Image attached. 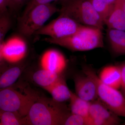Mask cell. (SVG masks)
<instances>
[{
    "instance_id": "obj_1",
    "label": "cell",
    "mask_w": 125,
    "mask_h": 125,
    "mask_svg": "<svg viewBox=\"0 0 125 125\" xmlns=\"http://www.w3.org/2000/svg\"><path fill=\"white\" fill-rule=\"evenodd\" d=\"M70 111L64 103L58 102L52 98L38 97L27 115L23 117V125H64Z\"/></svg>"
},
{
    "instance_id": "obj_2",
    "label": "cell",
    "mask_w": 125,
    "mask_h": 125,
    "mask_svg": "<svg viewBox=\"0 0 125 125\" xmlns=\"http://www.w3.org/2000/svg\"><path fill=\"white\" fill-rule=\"evenodd\" d=\"M102 30L82 25L78 31L70 36L57 39L47 38L45 40L73 51H87L104 46Z\"/></svg>"
},
{
    "instance_id": "obj_3",
    "label": "cell",
    "mask_w": 125,
    "mask_h": 125,
    "mask_svg": "<svg viewBox=\"0 0 125 125\" xmlns=\"http://www.w3.org/2000/svg\"><path fill=\"white\" fill-rule=\"evenodd\" d=\"M60 13L64 14L83 25L103 30L104 24L89 0H62Z\"/></svg>"
},
{
    "instance_id": "obj_4",
    "label": "cell",
    "mask_w": 125,
    "mask_h": 125,
    "mask_svg": "<svg viewBox=\"0 0 125 125\" xmlns=\"http://www.w3.org/2000/svg\"><path fill=\"white\" fill-rule=\"evenodd\" d=\"M82 69L83 73L95 83L99 100L114 114L125 118V98L121 91L102 82L92 67L84 65Z\"/></svg>"
},
{
    "instance_id": "obj_5",
    "label": "cell",
    "mask_w": 125,
    "mask_h": 125,
    "mask_svg": "<svg viewBox=\"0 0 125 125\" xmlns=\"http://www.w3.org/2000/svg\"><path fill=\"white\" fill-rule=\"evenodd\" d=\"M59 10L52 3L36 6L22 15L20 23V31L26 37L32 36L43 27L45 23Z\"/></svg>"
},
{
    "instance_id": "obj_6",
    "label": "cell",
    "mask_w": 125,
    "mask_h": 125,
    "mask_svg": "<svg viewBox=\"0 0 125 125\" xmlns=\"http://www.w3.org/2000/svg\"><path fill=\"white\" fill-rule=\"evenodd\" d=\"M38 97L32 94H23L9 87L0 89V111L13 112L24 117Z\"/></svg>"
},
{
    "instance_id": "obj_7",
    "label": "cell",
    "mask_w": 125,
    "mask_h": 125,
    "mask_svg": "<svg viewBox=\"0 0 125 125\" xmlns=\"http://www.w3.org/2000/svg\"><path fill=\"white\" fill-rule=\"evenodd\" d=\"M82 25L68 16L60 13L57 18L44 25L35 34L54 39L61 38L73 34Z\"/></svg>"
},
{
    "instance_id": "obj_8",
    "label": "cell",
    "mask_w": 125,
    "mask_h": 125,
    "mask_svg": "<svg viewBox=\"0 0 125 125\" xmlns=\"http://www.w3.org/2000/svg\"><path fill=\"white\" fill-rule=\"evenodd\" d=\"M89 116L92 118V125H117L121 122L119 116L111 112L98 99L91 102Z\"/></svg>"
},
{
    "instance_id": "obj_9",
    "label": "cell",
    "mask_w": 125,
    "mask_h": 125,
    "mask_svg": "<svg viewBox=\"0 0 125 125\" xmlns=\"http://www.w3.org/2000/svg\"><path fill=\"white\" fill-rule=\"evenodd\" d=\"M83 74H78L74 78L75 94L85 101L92 102L98 98L96 84L92 78Z\"/></svg>"
},
{
    "instance_id": "obj_10",
    "label": "cell",
    "mask_w": 125,
    "mask_h": 125,
    "mask_svg": "<svg viewBox=\"0 0 125 125\" xmlns=\"http://www.w3.org/2000/svg\"><path fill=\"white\" fill-rule=\"evenodd\" d=\"M43 69L61 75L67 65V60L61 52L50 49L43 55L41 61Z\"/></svg>"
},
{
    "instance_id": "obj_11",
    "label": "cell",
    "mask_w": 125,
    "mask_h": 125,
    "mask_svg": "<svg viewBox=\"0 0 125 125\" xmlns=\"http://www.w3.org/2000/svg\"><path fill=\"white\" fill-rule=\"evenodd\" d=\"M27 46L23 39L15 37L1 45V52L3 58L10 62L19 60L24 55Z\"/></svg>"
},
{
    "instance_id": "obj_12",
    "label": "cell",
    "mask_w": 125,
    "mask_h": 125,
    "mask_svg": "<svg viewBox=\"0 0 125 125\" xmlns=\"http://www.w3.org/2000/svg\"><path fill=\"white\" fill-rule=\"evenodd\" d=\"M98 76L100 80L106 85L116 89H120L121 73L119 65L105 66L101 70Z\"/></svg>"
},
{
    "instance_id": "obj_13",
    "label": "cell",
    "mask_w": 125,
    "mask_h": 125,
    "mask_svg": "<svg viewBox=\"0 0 125 125\" xmlns=\"http://www.w3.org/2000/svg\"><path fill=\"white\" fill-rule=\"evenodd\" d=\"M107 37L114 54L116 55H125V31L107 29Z\"/></svg>"
},
{
    "instance_id": "obj_14",
    "label": "cell",
    "mask_w": 125,
    "mask_h": 125,
    "mask_svg": "<svg viewBox=\"0 0 125 125\" xmlns=\"http://www.w3.org/2000/svg\"><path fill=\"white\" fill-rule=\"evenodd\" d=\"M104 24L107 29L125 31V14L120 0H117Z\"/></svg>"
},
{
    "instance_id": "obj_15",
    "label": "cell",
    "mask_w": 125,
    "mask_h": 125,
    "mask_svg": "<svg viewBox=\"0 0 125 125\" xmlns=\"http://www.w3.org/2000/svg\"><path fill=\"white\" fill-rule=\"evenodd\" d=\"M45 89L51 94L52 98L58 102L64 103L70 100L71 91L67 87L65 80L61 75L51 86Z\"/></svg>"
},
{
    "instance_id": "obj_16",
    "label": "cell",
    "mask_w": 125,
    "mask_h": 125,
    "mask_svg": "<svg viewBox=\"0 0 125 125\" xmlns=\"http://www.w3.org/2000/svg\"><path fill=\"white\" fill-rule=\"evenodd\" d=\"M70 110L72 114L83 116H89L91 102L85 101L71 92L70 98Z\"/></svg>"
},
{
    "instance_id": "obj_17",
    "label": "cell",
    "mask_w": 125,
    "mask_h": 125,
    "mask_svg": "<svg viewBox=\"0 0 125 125\" xmlns=\"http://www.w3.org/2000/svg\"><path fill=\"white\" fill-rule=\"evenodd\" d=\"M61 76V75L43 69L34 73L33 80L37 84L45 89L53 84Z\"/></svg>"
},
{
    "instance_id": "obj_18",
    "label": "cell",
    "mask_w": 125,
    "mask_h": 125,
    "mask_svg": "<svg viewBox=\"0 0 125 125\" xmlns=\"http://www.w3.org/2000/svg\"><path fill=\"white\" fill-rule=\"evenodd\" d=\"M89 0L104 24L117 0Z\"/></svg>"
},
{
    "instance_id": "obj_19",
    "label": "cell",
    "mask_w": 125,
    "mask_h": 125,
    "mask_svg": "<svg viewBox=\"0 0 125 125\" xmlns=\"http://www.w3.org/2000/svg\"><path fill=\"white\" fill-rule=\"evenodd\" d=\"M21 69L14 66L7 69L0 76V89L9 88L13 84L20 76Z\"/></svg>"
},
{
    "instance_id": "obj_20",
    "label": "cell",
    "mask_w": 125,
    "mask_h": 125,
    "mask_svg": "<svg viewBox=\"0 0 125 125\" xmlns=\"http://www.w3.org/2000/svg\"><path fill=\"white\" fill-rule=\"evenodd\" d=\"M0 113V125H23L22 118L18 113L13 112L2 111Z\"/></svg>"
},
{
    "instance_id": "obj_21",
    "label": "cell",
    "mask_w": 125,
    "mask_h": 125,
    "mask_svg": "<svg viewBox=\"0 0 125 125\" xmlns=\"http://www.w3.org/2000/svg\"><path fill=\"white\" fill-rule=\"evenodd\" d=\"M64 125H92V119L89 116L85 117L71 113L66 119Z\"/></svg>"
},
{
    "instance_id": "obj_22",
    "label": "cell",
    "mask_w": 125,
    "mask_h": 125,
    "mask_svg": "<svg viewBox=\"0 0 125 125\" xmlns=\"http://www.w3.org/2000/svg\"><path fill=\"white\" fill-rule=\"evenodd\" d=\"M11 26L9 17L5 15L0 16V42H1Z\"/></svg>"
},
{
    "instance_id": "obj_23",
    "label": "cell",
    "mask_w": 125,
    "mask_h": 125,
    "mask_svg": "<svg viewBox=\"0 0 125 125\" xmlns=\"http://www.w3.org/2000/svg\"><path fill=\"white\" fill-rule=\"evenodd\" d=\"M62 0H30L25 7L22 15L25 14L36 5L40 4H49L55 1H60Z\"/></svg>"
},
{
    "instance_id": "obj_24",
    "label": "cell",
    "mask_w": 125,
    "mask_h": 125,
    "mask_svg": "<svg viewBox=\"0 0 125 125\" xmlns=\"http://www.w3.org/2000/svg\"><path fill=\"white\" fill-rule=\"evenodd\" d=\"M119 66L121 73V92L125 98V60Z\"/></svg>"
},
{
    "instance_id": "obj_25",
    "label": "cell",
    "mask_w": 125,
    "mask_h": 125,
    "mask_svg": "<svg viewBox=\"0 0 125 125\" xmlns=\"http://www.w3.org/2000/svg\"><path fill=\"white\" fill-rule=\"evenodd\" d=\"M27 0H7L8 7L13 9L19 8Z\"/></svg>"
},
{
    "instance_id": "obj_26",
    "label": "cell",
    "mask_w": 125,
    "mask_h": 125,
    "mask_svg": "<svg viewBox=\"0 0 125 125\" xmlns=\"http://www.w3.org/2000/svg\"><path fill=\"white\" fill-rule=\"evenodd\" d=\"M8 7L7 0H0V12L5 11Z\"/></svg>"
},
{
    "instance_id": "obj_27",
    "label": "cell",
    "mask_w": 125,
    "mask_h": 125,
    "mask_svg": "<svg viewBox=\"0 0 125 125\" xmlns=\"http://www.w3.org/2000/svg\"><path fill=\"white\" fill-rule=\"evenodd\" d=\"M1 42H0V65L1 64L2 58H3L2 55V52H1V45L2 44H1Z\"/></svg>"
},
{
    "instance_id": "obj_28",
    "label": "cell",
    "mask_w": 125,
    "mask_h": 125,
    "mask_svg": "<svg viewBox=\"0 0 125 125\" xmlns=\"http://www.w3.org/2000/svg\"><path fill=\"white\" fill-rule=\"evenodd\" d=\"M120 1L125 14V0H120Z\"/></svg>"
}]
</instances>
